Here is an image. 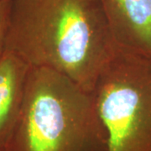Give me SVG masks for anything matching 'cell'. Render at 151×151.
Wrapping results in <instances>:
<instances>
[{"label":"cell","mask_w":151,"mask_h":151,"mask_svg":"<svg viewBox=\"0 0 151 151\" xmlns=\"http://www.w3.org/2000/svg\"><path fill=\"white\" fill-rule=\"evenodd\" d=\"M116 45L97 0H10L6 50L86 92Z\"/></svg>","instance_id":"1"},{"label":"cell","mask_w":151,"mask_h":151,"mask_svg":"<svg viewBox=\"0 0 151 151\" xmlns=\"http://www.w3.org/2000/svg\"><path fill=\"white\" fill-rule=\"evenodd\" d=\"M91 92L54 70L30 67L21 112L4 151H108Z\"/></svg>","instance_id":"2"},{"label":"cell","mask_w":151,"mask_h":151,"mask_svg":"<svg viewBox=\"0 0 151 151\" xmlns=\"http://www.w3.org/2000/svg\"><path fill=\"white\" fill-rule=\"evenodd\" d=\"M91 93L108 151H151V56L116 45Z\"/></svg>","instance_id":"3"},{"label":"cell","mask_w":151,"mask_h":151,"mask_svg":"<svg viewBox=\"0 0 151 151\" xmlns=\"http://www.w3.org/2000/svg\"><path fill=\"white\" fill-rule=\"evenodd\" d=\"M117 45L151 56V0H97Z\"/></svg>","instance_id":"4"},{"label":"cell","mask_w":151,"mask_h":151,"mask_svg":"<svg viewBox=\"0 0 151 151\" xmlns=\"http://www.w3.org/2000/svg\"><path fill=\"white\" fill-rule=\"evenodd\" d=\"M30 65L4 50L0 57V149L4 150L21 112Z\"/></svg>","instance_id":"5"},{"label":"cell","mask_w":151,"mask_h":151,"mask_svg":"<svg viewBox=\"0 0 151 151\" xmlns=\"http://www.w3.org/2000/svg\"><path fill=\"white\" fill-rule=\"evenodd\" d=\"M10 0H0V57L5 50Z\"/></svg>","instance_id":"6"},{"label":"cell","mask_w":151,"mask_h":151,"mask_svg":"<svg viewBox=\"0 0 151 151\" xmlns=\"http://www.w3.org/2000/svg\"><path fill=\"white\" fill-rule=\"evenodd\" d=\"M0 151H4V150H2V149H0Z\"/></svg>","instance_id":"7"}]
</instances>
